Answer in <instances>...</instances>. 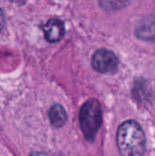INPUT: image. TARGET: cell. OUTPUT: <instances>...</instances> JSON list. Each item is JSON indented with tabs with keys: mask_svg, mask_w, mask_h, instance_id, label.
<instances>
[{
	"mask_svg": "<svg viewBox=\"0 0 155 156\" xmlns=\"http://www.w3.org/2000/svg\"><path fill=\"white\" fill-rule=\"evenodd\" d=\"M117 145L122 156H143L146 138L136 121L129 120L121 124L117 132Z\"/></svg>",
	"mask_w": 155,
	"mask_h": 156,
	"instance_id": "obj_1",
	"label": "cell"
},
{
	"mask_svg": "<svg viewBox=\"0 0 155 156\" xmlns=\"http://www.w3.org/2000/svg\"><path fill=\"white\" fill-rule=\"evenodd\" d=\"M79 123L85 138L93 141L102 123V112L99 101L90 99L81 106Z\"/></svg>",
	"mask_w": 155,
	"mask_h": 156,
	"instance_id": "obj_2",
	"label": "cell"
},
{
	"mask_svg": "<svg viewBox=\"0 0 155 156\" xmlns=\"http://www.w3.org/2000/svg\"><path fill=\"white\" fill-rule=\"evenodd\" d=\"M91 64L93 69L100 73H112L118 68L119 59L112 51L100 48L93 54Z\"/></svg>",
	"mask_w": 155,
	"mask_h": 156,
	"instance_id": "obj_3",
	"label": "cell"
},
{
	"mask_svg": "<svg viewBox=\"0 0 155 156\" xmlns=\"http://www.w3.org/2000/svg\"><path fill=\"white\" fill-rule=\"evenodd\" d=\"M43 32L46 39L50 43H56L61 40L65 35V27L62 21L57 18L49 19L43 27Z\"/></svg>",
	"mask_w": 155,
	"mask_h": 156,
	"instance_id": "obj_4",
	"label": "cell"
},
{
	"mask_svg": "<svg viewBox=\"0 0 155 156\" xmlns=\"http://www.w3.org/2000/svg\"><path fill=\"white\" fill-rule=\"evenodd\" d=\"M136 35L143 40L155 39V16H146L139 23L136 28Z\"/></svg>",
	"mask_w": 155,
	"mask_h": 156,
	"instance_id": "obj_5",
	"label": "cell"
},
{
	"mask_svg": "<svg viewBox=\"0 0 155 156\" xmlns=\"http://www.w3.org/2000/svg\"><path fill=\"white\" fill-rule=\"evenodd\" d=\"M51 124L56 128L62 127L67 121V112L63 106L59 104L53 105L48 112Z\"/></svg>",
	"mask_w": 155,
	"mask_h": 156,
	"instance_id": "obj_6",
	"label": "cell"
},
{
	"mask_svg": "<svg viewBox=\"0 0 155 156\" xmlns=\"http://www.w3.org/2000/svg\"><path fill=\"white\" fill-rule=\"evenodd\" d=\"M128 2L129 0H100V5L106 10L113 11L124 7Z\"/></svg>",
	"mask_w": 155,
	"mask_h": 156,
	"instance_id": "obj_7",
	"label": "cell"
},
{
	"mask_svg": "<svg viewBox=\"0 0 155 156\" xmlns=\"http://www.w3.org/2000/svg\"><path fill=\"white\" fill-rule=\"evenodd\" d=\"M4 24H5V16H4V13H3L2 9L0 8V32L3 29Z\"/></svg>",
	"mask_w": 155,
	"mask_h": 156,
	"instance_id": "obj_8",
	"label": "cell"
},
{
	"mask_svg": "<svg viewBox=\"0 0 155 156\" xmlns=\"http://www.w3.org/2000/svg\"><path fill=\"white\" fill-rule=\"evenodd\" d=\"M29 156H48V154H46L45 153H41V152H34L32 153Z\"/></svg>",
	"mask_w": 155,
	"mask_h": 156,
	"instance_id": "obj_9",
	"label": "cell"
}]
</instances>
